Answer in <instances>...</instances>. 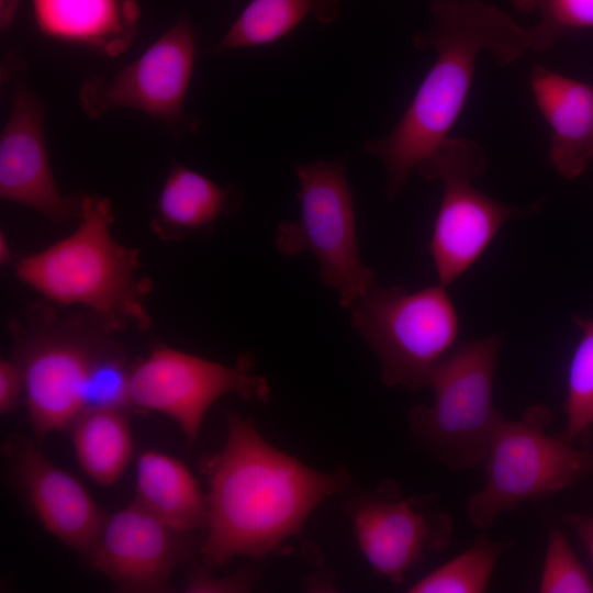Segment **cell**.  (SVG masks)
I'll list each match as a JSON object with an SVG mask.
<instances>
[{
	"label": "cell",
	"mask_w": 593,
	"mask_h": 593,
	"mask_svg": "<svg viewBox=\"0 0 593 593\" xmlns=\"http://www.w3.org/2000/svg\"><path fill=\"white\" fill-rule=\"evenodd\" d=\"M564 519L573 528L593 561V516L569 513Z\"/></svg>",
	"instance_id": "obj_28"
},
{
	"label": "cell",
	"mask_w": 593,
	"mask_h": 593,
	"mask_svg": "<svg viewBox=\"0 0 593 593\" xmlns=\"http://www.w3.org/2000/svg\"><path fill=\"white\" fill-rule=\"evenodd\" d=\"M445 288L373 287L350 305L351 324L378 358L385 385L428 387L454 347L458 317Z\"/></svg>",
	"instance_id": "obj_7"
},
{
	"label": "cell",
	"mask_w": 593,
	"mask_h": 593,
	"mask_svg": "<svg viewBox=\"0 0 593 593\" xmlns=\"http://www.w3.org/2000/svg\"><path fill=\"white\" fill-rule=\"evenodd\" d=\"M339 3L340 0H251L211 52L271 44L310 14L323 24L332 23L339 14Z\"/></svg>",
	"instance_id": "obj_21"
},
{
	"label": "cell",
	"mask_w": 593,
	"mask_h": 593,
	"mask_svg": "<svg viewBox=\"0 0 593 593\" xmlns=\"http://www.w3.org/2000/svg\"><path fill=\"white\" fill-rule=\"evenodd\" d=\"M24 383L20 366L13 357L0 360V413L13 412L23 400Z\"/></svg>",
	"instance_id": "obj_27"
},
{
	"label": "cell",
	"mask_w": 593,
	"mask_h": 593,
	"mask_svg": "<svg viewBox=\"0 0 593 593\" xmlns=\"http://www.w3.org/2000/svg\"><path fill=\"white\" fill-rule=\"evenodd\" d=\"M432 23L414 37L418 49L432 47L436 59L395 127L384 137L362 144L387 170L390 200L404 189L413 170L449 137L469 94L475 60L491 53L507 66L534 51L533 26L481 0H433Z\"/></svg>",
	"instance_id": "obj_2"
},
{
	"label": "cell",
	"mask_w": 593,
	"mask_h": 593,
	"mask_svg": "<svg viewBox=\"0 0 593 593\" xmlns=\"http://www.w3.org/2000/svg\"><path fill=\"white\" fill-rule=\"evenodd\" d=\"M16 257L13 254V250L10 247L5 234H0V264L8 266L14 264Z\"/></svg>",
	"instance_id": "obj_29"
},
{
	"label": "cell",
	"mask_w": 593,
	"mask_h": 593,
	"mask_svg": "<svg viewBox=\"0 0 593 593\" xmlns=\"http://www.w3.org/2000/svg\"><path fill=\"white\" fill-rule=\"evenodd\" d=\"M581 338L568 372L566 439L573 440L593 423V320L574 317Z\"/></svg>",
	"instance_id": "obj_23"
},
{
	"label": "cell",
	"mask_w": 593,
	"mask_h": 593,
	"mask_svg": "<svg viewBox=\"0 0 593 593\" xmlns=\"http://www.w3.org/2000/svg\"><path fill=\"white\" fill-rule=\"evenodd\" d=\"M44 103L26 81L11 98L0 137V195L32 209L54 223L80 220L83 194L64 195L57 188L45 145Z\"/></svg>",
	"instance_id": "obj_14"
},
{
	"label": "cell",
	"mask_w": 593,
	"mask_h": 593,
	"mask_svg": "<svg viewBox=\"0 0 593 593\" xmlns=\"http://www.w3.org/2000/svg\"><path fill=\"white\" fill-rule=\"evenodd\" d=\"M485 167V154L477 142L449 136L416 169L424 179L443 183L429 243L443 287L475 262L506 221L530 215L539 209V204L507 205L481 192L473 181Z\"/></svg>",
	"instance_id": "obj_9"
},
{
	"label": "cell",
	"mask_w": 593,
	"mask_h": 593,
	"mask_svg": "<svg viewBox=\"0 0 593 593\" xmlns=\"http://www.w3.org/2000/svg\"><path fill=\"white\" fill-rule=\"evenodd\" d=\"M169 527L192 533L205 527L206 495L179 459L144 450L136 463V500Z\"/></svg>",
	"instance_id": "obj_18"
},
{
	"label": "cell",
	"mask_w": 593,
	"mask_h": 593,
	"mask_svg": "<svg viewBox=\"0 0 593 593\" xmlns=\"http://www.w3.org/2000/svg\"><path fill=\"white\" fill-rule=\"evenodd\" d=\"M12 357L23 376V401L38 440L69 429L83 413L132 409V366L112 332L91 316L63 318L36 307L26 325L12 324Z\"/></svg>",
	"instance_id": "obj_3"
},
{
	"label": "cell",
	"mask_w": 593,
	"mask_h": 593,
	"mask_svg": "<svg viewBox=\"0 0 593 593\" xmlns=\"http://www.w3.org/2000/svg\"><path fill=\"white\" fill-rule=\"evenodd\" d=\"M36 24L46 36L115 57L136 34L133 0H32Z\"/></svg>",
	"instance_id": "obj_17"
},
{
	"label": "cell",
	"mask_w": 593,
	"mask_h": 593,
	"mask_svg": "<svg viewBox=\"0 0 593 593\" xmlns=\"http://www.w3.org/2000/svg\"><path fill=\"white\" fill-rule=\"evenodd\" d=\"M206 537L200 547L206 568L235 557L264 558L300 534L326 497L349 483L345 468L320 472L270 445L250 418L227 415L224 448L206 458Z\"/></svg>",
	"instance_id": "obj_1"
},
{
	"label": "cell",
	"mask_w": 593,
	"mask_h": 593,
	"mask_svg": "<svg viewBox=\"0 0 593 593\" xmlns=\"http://www.w3.org/2000/svg\"><path fill=\"white\" fill-rule=\"evenodd\" d=\"M111 201L83 194L82 216L69 236L49 247L16 258V277L47 300L77 305L114 333L147 329L145 299L153 289L138 276V251L119 244L111 233Z\"/></svg>",
	"instance_id": "obj_4"
},
{
	"label": "cell",
	"mask_w": 593,
	"mask_h": 593,
	"mask_svg": "<svg viewBox=\"0 0 593 593\" xmlns=\"http://www.w3.org/2000/svg\"><path fill=\"white\" fill-rule=\"evenodd\" d=\"M234 208L233 189L175 164L157 199L152 227L161 238H180L212 226Z\"/></svg>",
	"instance_id": "obj_19"
},
{
	"label": "cell",
	"mask_w": 593,
	"mask_h": 593,
	"mask_svg": "<svg viewBox=\"0 0 593 593\" xmlns=\"http://www.w3.org/2000/svg\"><path fill=\"white\" fill-rule=\"evenodd\" d=\"M195 57L193 29L180 20L111 79L93 76L85 81L81 108L94 120L118 108H132L160 121L174 137L193 133L199 123L184 114V101Z\"/></svg>",
	"instance_id": "obj_11"
},
{
	"label": "cell",
	"mask_w": 593,
	"mask_h": 593,
	"mask_svg": "<svg viewBox=\"0 0 593 593\" xmlns=\"http://www.w3.org/2000/svg\"><path fill=\"white\" fill-rule=\"evenodd\" d=\"M540 593H592L593 581L564 533L558 527L549 530L541 577Z\"/></svg>",
	"instance_id": "obj_25"
},
{
	"label": "cell",
	"mask_w": 593,
	"mask_h": 593,
	"mask_svg": "<svg viewBox=\"0 0 593 593\" xmlns=\"http://www.w3.org/2000/svg\"><path fill=\"white\" fill-rule=\"evenodd\" d=\"M524 13L538 12L540 21L533 25L534 52H544L566 34L593 30V0H511Z\"/></svg>",
	"instance_id": "obj_24"
},
{
	"label": "cell",
	"mask_w": 593,
	"mask_h": 593,
	"mask_svg": "<svg viewBox=\"0 0 593 593\" xmlns=\"http://www.w3.org/2000/svg\"><path fill=\"white\" fill-rule=\"evenodd\" d=\"M5 452L14 483L44 528L88 559L105 516L86 486L31 439L10 440Z\"/></svg>",
	"instance_id": "obj_15"
},
{
	"label": "cell",
	"mask_w": 593,
	"mask_h": 593,
	"mask_svg": "<svg viewBox=\"0 0 593 593\" xmlns=\"http://www.w3.org/2000/svg\"><path fill=\"white\" fill-rule=\"evenodd\" d=\"M392 483L347 499L345 508L372 571L400 583L427 553L448 547L452 523L432 496L402 497Z\"/></svg>",
	"instance_id": "obj_12"
},
{
	"label": "cell",
	"mask_w": 593,
	"mask_h": 593,
	"mask_svg": "<svg viewBox=\"0 0 593 593\" xmlns=\"http://www.w3.org/2000/svg\"><path fill=\"white\" fill-rule=\"evenodd\" d=\"M551 421L550 409L539 403L503 422L484 463L485 484L466 505L474 527L485 529L500 514L564 491L593 471V454L547 434Z\"/></svg>",
	"instance_id": "obj_6"
},
{
	"label": "cell",
	"mask_w": 593,
	"mask_h": 593,
	"mask_svg": "<svg viewBox=\"0 0 593 593\" xmlns=\"http://www.w3.org/2000/svg\"><path fill=\"white\" fill-rule=\"evenodd\" d=\"M346 161L344 156L294 166L300 217L279 225L276 246L288 256L311 251L320 264L323 284L336 290L340 306L349 309L376 287L377 273L360 258Z\"/></svg>",
	"instance_id": "obj_8"
},
{
	"label": "cell",
	"mask_w": 593,
	"mask_h": 593,
	"mask_svg": "<svg viewBox=\"0 0 593 593\" xmlns=\"http://www.w3.org/2000/svg\"><path fill=\"white\" fill-rule=\"evenodd\" d=\"M189 534L134 501L105 517L88 560L122 591L165 592L171 573L191 552Z\"/></svg>",
	"instance_id": "obj_13"
},
{
	"label": "cell",
	"mask_w": 593,
	"mask_h": 593,
	"mask_svg": "<svg viewBox=\"0 0 593 593\" xmlns=\"http://www.w3.org/2000/svg\"><path fill=\"white\" fill-rule=\"evenodd\" d=\"M256 581L253 571H238L226 577H215L205 568L192 569L184 582V591L190 593L247 592Z\"/></svg>",
	"instance_id": "obj_26"
},
{
	"label": "cell",
	"mask_w": 593,
	"mask_h": 593,
	"mask_svg": "<svg viewBox=\"0 0 593 593\" xmlns=\"http://www.w3.org/2000/svg\"><path fill=\"white\" fill-rule=\"evenodd\" d=\"M226 394L268 402V381L254 372V358L242 355L234 366L159 345L132 366V409L155 411L174 419L188 443L198 438L210 406Z\"/></svg>",
	"instance_id": "obj_10"
},
{
	"label": "cell",
	"mask_w": 593,
	"mask_h": 593,
	"mask_svg": "<svg viewBox=\"0 0 593 593\" xmlns=\"http://www.w3.org/2000/svg\"><path fill=\"white\" fill-rule=\"evenodd\" d=\"M501 336L462 342L441 358L428 388L432 404L413 406L407 416L415 443L451 470L484 466L504 416L493 402Z\"/></svg>",
	"instance_id": "obj_5"
},
{
	"label": "cell",
	"mask_w": 593,
	"mask_h": 593,
	"mask_svg": "<svg viewBox=\"0 0 593 593\" xmlns=\"http://www.w3.org/2000/svg\"><path fill=\"white\" fill-rule=\"evenodd\" d=\"M512 544L480 535L457 557L411 585L410 593H482L493 570Z\"/></svg>",
	"instance_id": "obj_22"
},
{
	"label": "cell",
	"mask_w": 593,
	"mask_h": 593,
	"mask_svg": "<svg viewBox=\"0 0 593 593\" xmlns=\"http://www.w3.org/2000/svg\"><path fill=\"white\" fill-rule=\"evenodd\" d=\"M529 86L551 131L552 166L568 179L582 175L593 160V85L535 65Z\"/></svg>",
	"instance_id": "obj_16"
},
{
	"label": "cell",
	"mask_w": 593,
	"mask_h": 593,
	"mask_svg": "<svg viewBox=\"0 0 593 593\" xmlns=\"http://www.w3.org/2000/svg\"><path fill=\"white\" fill-rule=\"evenodd\" d=\"M69 430L76 458L87 475L100 485L115 483L133 454L127 410L88 411Z\"/></svg>",
	"instance_id": "obj_20"
}]
</instances>
